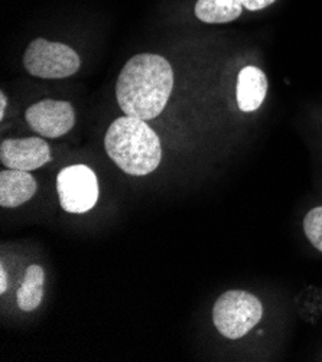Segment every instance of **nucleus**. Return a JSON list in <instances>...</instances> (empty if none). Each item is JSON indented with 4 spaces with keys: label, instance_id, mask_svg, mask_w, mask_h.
Here are the masks:
<instances>
[{
    "label": "nucleus",
    "instance_id": "obj_1",
    "mask_svg": "<svg viewBox=\"0 0 322 362\" xmlns=\"http://www.w3.org/2000/svg\"><path fill=\"white\" fill-rule=\"evenodd\" d=\"M173 71L161 55L139 54L123 66L116 84V97L126 116L152 120L171 97Z\"/></svg>",
    "mask_w": 322,
    "mask_h": 362
},
{
    "label": "nucleus",
    "instance_id": "obj_2",
    "mask_svg": "<svg viewBox=\"0 0 322 362\" xmlns=\"http://www.w3.org/2000/svg\"><path fill=\"white\" fill-rule=\"evenodd\" d=\"M107 155L127 175L145 176L154 172L162 160V148L158 134L146 120L119 117L104 137Z\"/></svg>",
    "mask_w": 322,
    "mask_h": 362
},
{
    "label": "nucleus",
    "instance_id": "obj_3",
    "mask_svg": "<svg viewBox=\"0 0 322 362\" xmlns=\"http://www.w3.org/2000/svg\"><path fill=\"white\" fill-rule=\"evenodd\" d=\"M263 316L262 302L244 291H229L214 303L212 320L217 331L229 338L238 339L252 331Z\"/></svg>",
    "mask_w": 322,
    "mask_h": 362
},
{
    "label": "nucleus",
    "instance_id": "obj_4",
    "mask_svg": "<svg viewBox=\"0 0 322 362\" xmlns=\"http://www.w3.org/2000/svg\"><path fill=\"white\" fill-rule=\"evenodd\" d=\"M23 65L33 77L61 80L74 76L80 69L81 61L73 48L37 38L28 45L23 54Z\"/></svg>",
    "mask_w": 322,
    "mask_h": 362
},
{
    "label": "nucleus",
    "instance_id": "obj_5",
    "mask_svg": "<svg viewBox=\"0 0 322 362\" xmlns=\"http://www.w3.org/2000/svg\"><path fill=\"white\" fill-rule=\"evenodd\" d=\"M57 192L64 211L84 214L98 201V180L86 165L64 168L57 176Z\"/></svg>",
    "mask_w": 322,
    "mask_h": 362
},
{
    "label": "nucleus",
    "instance_id": "obj_6",
    "mask_svg": "<svg viewBox=\"0 0 322 362\" xmlns=\"http://www.w3.org/2000/svg\"><path fill=\"white\" fill-rule=\"evenodd\" d=\"M29 127L45 139L67 134L76 124L74 108L68 101L45 98L29 105L25 113Z\"/></svg>",
    "mask_w": 322,
    "mask_h": 362
},
{
    "label": "nucleus",
    "instance_id": "obj_7",
    "mask_svg": "<svg viewBox=\"0 0 322 362\" xmlns=\"http://www.w3.org/2000/svg\"><path fill=\"white\" fill-rule=\"evenodd\" d=\"M51 149L41 137L6 139L0 144V162L8 169L32 172L51 162Z\"/></svg>",
    "mask_w": 322,
    "mask_h": 362
},
{
    "label": "nucleus",
    "instance_id": "obj_8",
    "mask_svg": "<svg viewBox=\"0 0 322 362\" xmlns=\"http://www.w3.org/2000/svg\"><path fill=\"white\" fill-rule=\"evenodd\" d=\"M37 180L25 170L8 169L0 172V205L16 208L28 202L37 192Z\"/></svg>",
    "mask_w": 322,
    "mask_h": 362
},
{
    "label": "nucleus",
    "instance_id": "obj_9",
    "mask_svg": "<svg viewBox=\"0 0 322 362\" xmlns=\"http://www.w3.org/2000/svg\"><path fill=\"white\" fill-rule=\"evenodd\" d=\"M268 93V78L258 66H244L237 80V103L244 113L256 112Z\"/></svg>",
    "mask_w": 322,
    "mask_h": 362
},
{
    "label": "nucleus",
    "instance_id": "obj_10",
    "mask_svg": "<svg viewBox=\"0 0 322 362\" xmlns=\"http://www.w3.org/2000/svg\"><path fill=\"white\" fill-rule=\"evenodd\" d=\"M45 272L41 266L32 264L26 269L23 283L18 288V306L23 312H32L37 309L44 298Z\"/></svg>",
    "mask_w": 322,
    "mask_h": 362
},
{
    "label": "nucleus",
    "instance_id": "obj_11",
    "mask_svg": "<svg viewBox=\"0 0 322 362\" xmlns=\"http://www.w3.org/2000/svg\"><path fill=\"white\" fill-rule=\"evenodd\" d=\"M241 0H198L195 16L204 23H227L241 15Z\"/></svg>",
    "mask_w": 322,
    "mask_h": 362
},
{
    "label": "nucleus",
    "instance_id": "obj_12",
    "mask_svg": "<svg viewBox=\"0 0 322 362\" xmlns=\"http://www.w3.org/2000/svg\"><path fill=\"white\" fill-rule=\"evenodd\" d=\"M304 231L311 244L322 252V206L314 208L306 214Z\"/></svg>",
    "mask_w": 322,
    "mask_h": 362
},
{
    "label": "nucleus",
    "instance_id": "obj_13",
    "mask_svg": "<svg viewBox=\"0 0 322 362\" xmlns=\"http://www.w3.org/2000/svg\"><path fill=\"white\" fill-rule=\"evenodd\" d=\"M275 2H276V0H241L243 6L248 11H253V12L265 9V8L270 6Z\"/></svg>",
    "mask_w": 322,
    "mask_h": 362
},
{
    "label": "nucleus",
    "instance_id": "obj_14",
    "mask_svg": "<svg viewBox=\"0 0 322 362\" xmlns=\"http://www.w3.org/2000/svg\"><path fill=\"white\" fill-rule=\"evenodd\" d=\"M8 291V274L4 266H0V293H6Z\"/></svg>",
    "mask_w": 322,
    "mask_h": 362
},
{
    "label": "nucleus",
    "instance_id": "obj_15",
    "mask_svg": "<svg viewBox=\"0 0 322 362\" xmlns=\"http://www.w3.org/2000/svg\"><path fill=\"white\" fill-rule=\"evenodd\" d=\"M6 107H8V98H6V94L2 91L0 93V120L5 119Z\"/></svg>",
    "mask_w": 322,
    "mask_h": 362
}]
</instances>
